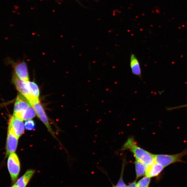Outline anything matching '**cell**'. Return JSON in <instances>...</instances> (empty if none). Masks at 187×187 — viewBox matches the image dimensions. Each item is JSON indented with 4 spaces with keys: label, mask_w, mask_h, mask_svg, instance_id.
Masks as SVG:
<instances>
[{
    "label": "cell",
    "mask_w": 187,
    "mask_h": 187,
    "mask_svg": "<svg viewBox=\"0 0 187 187\" xmlns=\"http://www.w3.org/2000/svg\"><path fill=\"white\" fill-rule=\"evenodd\" d=\"M18 138L12 130L8 128L6 146V155L9 156L10 154L15 153L18 146Z\"/></svg>",
    "instance_id": "cell-5"
},
{
    "label": "cell",
    "mask_w": 187,
    "mask_h": 187,
    "mask_svg": "<svg viewBox=\"0 0 187 187\" xmlns=\"http://www.w3.org/2000/svg\"><path fill=\"white\" fill-rule=\"evenodd\" d=\"M24 127L28 130H32L35 128V123L32 120H28L25 122Z\"/></svg>",
    "instance_id": "cell-17"
},
{
    "label": "cell",
    "mask_w": 187,
    "mask_h": 187,
    "mask_svg": "<svg viewBox=\"0 0 187 187\" xmlns=\"http://www.w3.org/2000/svg\"><path fill=\"white\" fill-rule=\"evenodd\" d=\"M150 181V178L146 176L138 182L137 187H148Z\"/></svg>",
    "instance_id": "cell-16"
},
{
    "label": "cell",
    "mask_w": 187,
    "mask_h": 187,
    "mask_svg": "<svg viewBox=\"0 0 187 187\" xmlns=\"http://www.w3.org/2000/svg\"><path fill=\"white\" fill-rule=\"evenodd\" d=\"M36 115L35 109L31 106L26 111L14 115L23 120H28L33 118L36 116Z\"/></svg>",
    "instance_id": "cell-14"
},
{
    "label": "cell",
    "mask_w": 187,
    "mask_h": 187,
    "mask_svg": "<svg viewBox=\"0 0 187 187\" xmlns=\"http://www.w3.org/2000/svg\"><path fill=\"white\" fill-rule=\"evenodd\" d=\"M31 106L35 109L36 114L39 118L46 125L47 128L48 129L49 131L51 133L52 135L54 136V132L53 131L51 127L47 116H46L43 107L40 102L39 101L34 103Z\"/></svg>",
    "instance_id": "cell-7"
},
{
    "label": "cell",
    "mask_w": 187,
    "mask_h": 187,
    "mask_svg": "<svg viewBox=\"0 0 187 187\" xmlns=\"http://www.w3.org/2000/svg\"><path fill=\"white\" fill-rule=\"evenodd\" d=\"M7 166L12 183H15L19 176L21 165L19 157L15 153L10 154L8 157Z\"/></svg>",
    "instance_id": "cell-3"
},
{
    "label": "cell",
    "mask_w": 187,
    "mask_h": 187,
    "mask_svg": "<svg viewBox=\"0 0 187 187\" xmlns=\"http://www.w3.org/2000/svg\"><path fill=\"white\" fill-rule=\"evenodd\" d=\"M28 85L30 96L29 102L32 105L34 103L39 101L40 89L38 85L35 82L29 81L28 82Z\"/></svg>",
    "instance_id": "cell-10"
},
{
    "label": "cell",
    "mask_w": 187,
    "mask_h": 187,
    "mask_svg": "<svg viewBox=\"0 0 187 187\" xmlns=\"http://www.w3.org/2000/svg\"><path fill=\"white\" fill-rule=\"evenodd\" d=\"M31 106L29 101L21 94L18 95L14 107V115L23 112Z\"/></svg>",
    "instance_id": "cell-8"
},
{
    "label": "cell",
    "mask_w": 187,
    "mask_h": 187,
    "mask_svg": "<svg viewBox=\"0 0 187 187\" xmlns=\"http://www.w3.org/2000/svg\"><path fill=\"white\" fill-rule=\"evenodd\" d=\"M164 168L160 165L154 162L151 165L147 167L145 175L150 178L157 176L161 173Z\"/></svg>",
    "instance_id": "cell-13"
},
{
    "label": "cell",
    "mask_w": 187,
    "mask_h": 187,
    "mask_svg": "<svg viewBox=\"0 0 187 187\" xmlns=\"http://www.w3.org/2000/svg\"><path fill=\"white\" fill-rule=\"evenodd\" d=\"M125 149H129L133 152L136 160L149 166L155 162L154 154L138 146L133 139H129L123 146Z\"/></svg>",
    "instance_id": "cell-1"
},
{
    "label": "cell",
    "mask_w": 187,
    "mask_h": 187,
    "mask_svg": "<svg viewBox=\"0 0 187 187\" xmlns=\"http://www.w3.org/2000/svg\"><path fill=\"white\" fill-rule=\"evenodd\" d=\"M130 67L133 74L141 78V70L140 62L137 57L133 54H131L130 59Z\"/></svg>",
    "instance_id": "cell-12"
},
{
    "label": "cell",
    "mask_w": 187,
    "mask_h": 187,
    "mask_svg": "<svg viewBox=\"0 0 187 187\" xmlns=\"http://www.w3.org/2000/svg\"><path fill=\"white\" fill-rule=\"evenodd\" d=\"M35 173V170H29L16 181L15 184L17 187H26Z\"/></svg>",
    "instance_id": "cell-11"
},
{
    "label": "cell",
    "mask_w": 187,
    "mask_h": 187,
    "mask_svg": "<svg viewBox=\"0 0 187 187\" xmlns=\"http://www.w3.org/2000/svg\"><path fill=\"white\" fill-rule=\"evenodd\" d=\"M186 155L187 149L179 154L173 155L154 154V162L165 167L177 162H182V158Z\"/></svg>",
    "instance_id": "cell-2"
},
{
    "label": "cell",
    "mask_w": 187,
    "mask_h": 187,
    "mask_svg": "<svg viewBox=\"0 0 187 187\" xmlns=\"http://www.w3.org/2000/svg\"><path fill=\"white\" fill-rule=\"evenodd\" d=\"M137 178L143 176L145 174L147 166L136 160L135 162Z\"/></svg>",
    "instance_id": "cell-15"
},
{
    "label": "cell",
    "mask_w": 187,
    "mask_h": 187,
    "mask_svg": "<svg viewBox=\"0 0 187 187\" xmlns=\"http://www.w3.org/2000/svg\"><path fill=\"white\" fill-rule=\"evenodd\" d=\"M128 187H137V183H136V182H134L130 184Z\"/></svg>",
    "instance_id": "cell-20"
},
{
    "label": "cell",
    "mask_w": 187,
    "mask_h": 187,
    "mask_svg": "<svg viewBox=\"0 0 187 187\" xmlns=\"http://www.w3.org/2000/svg\"><path fill=\"white\" fill-rule=\"evenodd\" d=\"M93 1H99V0H93Z\"/></svg>",
    "instance_id": "cell-22"
},
{
    "label": "cell",
    "mask_w": 187,
    "mask_h": 187,
    "mask_svg": "<svg viewBox=\"0 0 187 187\" xmlns=\"http://www.w3.org/2000/svg\"><path fill=\"white\" fill-rule=\"evenodd\" d=\"M11 187H17L16 186V185L15 184H14V185H13V186H12Z\"/></svg>",
    "instance_id": "cell-21"
},
{
    "label": "cell",
    "mask_w": 187,
    "mask_h": 187,
    "mask_svg": "<svg viewBox=\"0 0 187 187\" xmlns=\"http://www.w3.org/2000/svg\"><path fill=\"white\" fill-rule=\"evenodd\" d=\"M12 80L16 88L19 91L20 94L25 97L29 101L30 98V94L28 88V82L21 80L15 74L13 75Z\"/></svg>",
    "instance_id": "cell-6"
},
{
    "label": "cell",
    "mask_w": 187,
    "mask_h": 187,
    "mask_svg": "<svg viewBox=\"0 0 187 187\" xmlns=\"http://www.w3.org/2000/svg\"><path fill=\"white\" fill-rule=\"evenodd\" d=\"M14 68L15 74L21 80L28 82L29 81L28 67L24 62L17 63L14 64Z\"/></svg>",
    "instance_id": "cell-9"
},
{
    "label": "cell",
    "mask_w": 187,
    "mask_h": 187,
    "mask_svg": "<svg viewBox=\"0 0 187 187\" xmlns=\"http://www.w3.org/2000/svg\"><path fill=\"white\" fill-rule=\"evenodd\" d=\"M18 138L23 135L24 126L23 120L13 115L9 120V127Z\"/></svg>",
    "instance_id": "cell-4"
},
{
    "label": "cell",
    "mask_w": 187,
    "mask_h": 187,
    "mask_svg": "<svg viewBox=\"0 0 187 187\" xmlns=\"http://www.w3.org/2000/svg\"><path fill=\"white\" fill-rule=\"evenodd\" d=\"M187 107V104L180 106V107H173V108H170L169 109V110H173V109H177L181 108L182 107Z\"/></svg>",
    "instance_id": "cell-19"
},
{
    "label": "cell",
    "mask_w": 187,
    "mask_h": 187,
    "mask_svg": "<svg viewBox=\"0 0 187 187\" xmlns=\"http://www.w3.org/2000/svg\"><path fill=\"white\" fill-rule=\"evenodd\" d=\"M114 187H127L126 185L123 182V180L122 178H120V180L118 183L117 186H115Z\"/></svg>",
    "instance_id": "cell-18"
}]
</instances>
